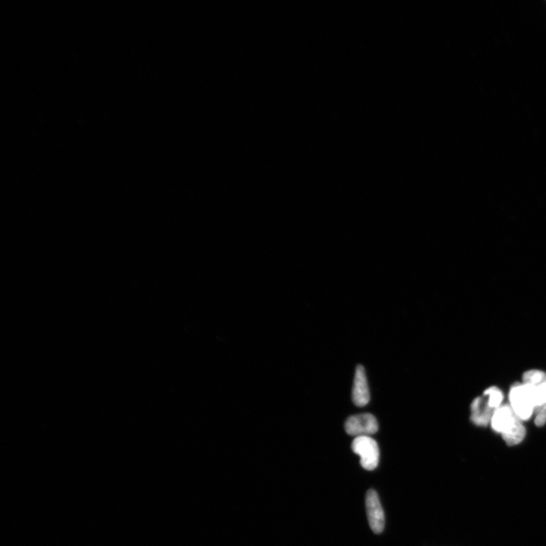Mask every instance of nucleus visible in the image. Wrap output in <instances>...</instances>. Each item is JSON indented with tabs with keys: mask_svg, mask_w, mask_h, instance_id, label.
Instances as JSON below:
<instances>
[{
	"mask_svg": "<svg viewBox=\"0 0 546 546\" xmlns=\"http://www.w3.org/2000/svg\"><path fill=\"white\" fill-rule=\"evenodd\" d=\"M370 395L365 369L362 365L356 368L352 389V400L357 407H364L369 401Z\"/></svg>",
	"mask_w": 546,
	"mask_h": 546,
	"instance_id": "nucleus-8",
	"label": "nucleus"
},
{
	"mask_svg": "<svg viewBox=\"0 0 546 546\" xmlns=\"http://www.w3.org/2000/svg\"><path fill=\"white\" fill-rule=\"evenodd\" d=\"M503 394L497 387H491L484 391L482 397L473 400L471 405L470 419L477 426H487L492 418L501 406Z\"/></svg>",
	"mask_w": 546,
	"mask_h": 546,
	"instance_id": "nucleus-3",
	"label": "nucleus"
},
{
	"mask_svg": "<svg viewBox=\"0 0 546 546\" xmlns=\"http://www.w3.org/2000/svg\"><path fill=\"white\" fill-rule=\"evenodd\" d=\"M523 384L533 401L535 424L542 427L546 422V374L540 370L528 371L523 374Z\"/></svg>",
	"mask_w": 546,
	"mask_h": 546,
	"instance_id": "nucleus-2",
	"label": "nucleus"
},
{
	"mask_svg": "<svg viewBox=\"0 0 546 546\" xmlns=\"http://www.w3.org/2000/svg\"><path fill=\"white\" fill-rule=\"evenodd\" d=\"M366 508L370 528L376 534L382 533L385 528V514L378 494L374 489L367 492Z\"/></svg>",
	"mask_w": 546,
	"mask_h": 546,
	"instance_id": "nucleus-7",
	"label": "nucleus"
},
{
	"mask_svg": "<svg viewBox=\"0 0 546 546\" xmlns=\"http://www.w3.org/2000/svg\"><path fill=\"white\" fill-rule=\"evenodd\" d=\"M521 421L510 405H504L494 412L491 425L494 431L502 434L507 444L513 446L519 444L526 435V429Z\"/></svg>",
	"mask_w": 546,
	"mask_h": 546,
	"instance_id": "nucleus-1",
	"label": "nucleus"
},
{
	"mask_svg": "<svg viewBox=\"0 0 546 546\" xmlns=\"http://www.w3.org/2000/svg\"><path fill=\"white\" fill-rule=\"evenodd\" d=\"M511 407L521 420H529L534 413V405L530 391L523 383L515 384L510 390Z\"/></svg>",
	"mask_w": 546,
	"mask_h": 546,
	"instance_id": "nucleus-5",
	"label": "nucleus"
},
{
	"mask_svg": "<svg viewBox=\"0 0 546 546\" xmlns=\"http://www.w3.org/2000/svg\"><path fill=\"white\" fill-rule=\"evenodd\" d=\"M355 454L360 457V465L367 470H374L379 465V449L377 442L370 437H356L352 445Z\"/></svg>",
	"mask_w": 546,
	"mask_h": 546,
	"instance_id": "nucleus-4",
	"label": "nucleus"
},
{
	"mask_svg": "<svg viewBox=\"0 0 546 546\" xmlns=\"http://www.w3.org/2000/svg\"><path fill=\"white\" fill-rule=\"evenodd\" d=\"M345 427L348 435L359 437L375 434L379 426L374 415L362 414L348 417Z\"/></svg>",
	"mask_w": 546,
	"mask_h": 546,
	"instance_id": "nucleus-6",
	"label": "nucleus"
}]
</instances>
